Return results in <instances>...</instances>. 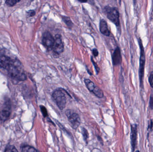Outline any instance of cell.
<instances>
[{
    "label": "cell",
    "mask_w": 153,
    "mask_h": 152,
    "mask_svg": "<svg viewBox=\"0 0 153 152\" xmlns=\"http://www.w3.org/2000/svg\"><path fill=\"white\" fill-rule=\"evenodd\" d=\"M137 137H138V125L136 124H131L130 139H131L132 151L133 152L135 151V149L137 146Z\"/></svg>",
    "instance_id": "9c48e42d"
},
{
    "label": "cell",
    "mask_w": 153,
    "mask_h": 152,
    "mask_svg": "<svg viewBox=\"0 0 153 152\" xmlns=\"http://www.w3.org/2000/svg\"><path fill=\"white\" fill-rule=\"evenodd\" d=\"M62 19L69 29H72L73 28L74 23L72 22L70 17L65 16H62Z\"/></svg>",
    "instance_id": "5bb4252c"
},
{
    "label": "cell",
    "mask_w": 153,
    "mask_h": 152,
    "mask_svg": "<svg viewBox=\"0 0 153 152\" xmlns=\"http://www.w3.org/2000/svg\"><path fill=\"white\" fill-rule=\"evenodd\" d=\"M52 96L59 108L61 110H64L66 106L67 99L62 89H57L54 91Z\"/></svg>",
    "instance_id": "3957f363"
},
{
    "label": "cell",
    "mask_w": 153,
    "mask_h": 152,
    "mask_svg": "<svg viewBox=\"0 0 153 152\" xmlns=\"http://www.w3.org/2000/svg\"><path fill=\"white\" fill-rule=\"evenodd\" d=\"M27 13L28 16L29 17H33L36 15V12L34 11L33 10H31L28 11L27 12Z\"/></svg>",
    "instance_id": "603a6c76"
},
{
    "label": "cell",
    "mask_w": 153,
    "mask_h": 152,
    "mask_svg": "<svg viewBox=\"0 0 153 152\" xmlns=\"http://www.w3.org/2000/svg\"><path fill=\"white\" fill-rule=\"evenodd\" d=\"M149 81L150 86L153 88V71L151 72L149 78Z\"/></svg>",
    "instance_id": "44dd1931"
},
{
    "label": "cell",
    "mask_w": 153,
    "mask_h": 152,
    "mask_svg": "<svg viewBox=\"0 0 153 152\" xmlns=\"http://www.w3.org/2000/svg\"><path fill=\"white\" fill-rule=\"evenodd\" d=\"M81 133L83 137V139L86 144H88V138H89V133L88 131L84 128H82L81 129Z\"/></svg>",
    "instance_id": "2e32d148"
},
{
    "label": "cell",
    "mask_w": 153,
    "mask_h": 152,
    "mask_svg": "<svg viewBox=\"0 0 153 152\" xmlns=\"http://www.w3.org/2000/svg\"><path fill=\"white\" fill-rule=\"evenodd\" d=\"M54 38V43L52 47V50L55 54L60 55L64 51V45L62 42L61 36L57 34L55 35Z\"/></svg>",
    "instance_id": "52a82bcc"
},
{
    "label": "cell",
    "mask_w": 153,
    "mask_h": 152,
    "mask_svg": "<svg viewBox=\"0 0 153 152\" xmlns=\"http://www.w3.org/2000/svg\"><path fill=\"white\" fill-rule=\"evenodd\" d=\"M92 54H93V56L95 57H96L98 56V55H99V51H98V50L96 49V48H94L92 50Z\"/></svg>",
    "instance_id": "cb8c5ba5"
},
{
    "label": "cell",
    "mask_w": 153,
    "mask_h": 152,
    "mask_svg": "<svg viewBox=\"0 0 153 152\" xmlns=\"http://www.w3.org/2000/svg\"><path fill=\"white\" fill-rule=\"evenodd\" d=\"M112 61L114 66H118L121 63V54L119 47H117L113 52L112 55Z\"/></svg>",
    "instance_id": "30bf717a"
},
{
    "label": "cell",
    "mask_w": 153,
    "mask_h": 152,
    "mask_svg": "<svg viewBox=\"0 0 153 152\" xmlns=\"http://www.w3.org/2000/svg\"><path fill=\"white\" fill-rule=\"evenodd\" d=\"M40 108L41 112L42 113L43 116H44V117H47L48 116V111H47V108L43 105H40Z\"/></svg>",
    "instance_id": "ac0fdd59"
},
{
    "label": "cell",
    "mask_w": 153,
    "mask_h": 152,
    "mask_svg": "<svg viewBox=\"0 0 153 152\" xmlns=\"http://www.w3.org/2000/svg\"><path fill=\"white\" fill-rule=\"evenodd\" d=\"M119 3H120V4H121V0H119Z\"/></svg>",
    "instance_id": "4316f807"
},
{
    "label": "cell",
    "mask_w": 153,
    "mask_h": 152,
    "mask_svg": "<svg viewBox=\"0 0 153 152\" xmlns=\"http://www.w3.org/2000/svg\"><path fill=\"white\" fill-rule=\"evenodd\" d=\"M55 38L49 32L46 31L43 35L42 42L43 45L48 49H52L54 43Z\"/></svg>",
    "instance_id": "ba28073f"
},
{
    "label": "cell",
    "mask_w": 153,
    "mask_h": 152,
    "mask_svg": "<svg viewBox=\"0 0 153 152\" xmlns=\"http://www.w3.org/2000/svg\"><path fill=\"white\" fill-rule=\"evenodd\" d=\"M104 11L107 17L110 21L113 22L117 26H120V15L119 12L116 8L106 6L104 7Z\"/></svg>",
    "instance_id": "277c9868"
},
{
    "label": "cell",
    "mask_w": 153,
    "mask_h": 152,
    "mask_svg": "<svg viewBox=\"0 0 153 152\" xmlns=\"http://www.w3.org/2000/svg\"><path fill=\"white\" fill-rule=\"evenodd\" d=\"M84 82L86 87L89 91L94 93L95 96L99 98H102L103 97L104 94L102 90L99 87L97 86L92 81L88 78H86L84 80Z\"/></svg>",
    "instance_id": "8992f818"
},
{
    "label": "cell",
    "mask_w": 153,
    "mask_h": 152,
    "mask_svg": "<svg viewBox=\"0 0 153 152\" xmlns=\"http://www.w3.org/2000/svg\"><path fill=\"white\" fill-rule=\"evenodd\" d=\"M10 108H5L0 112V120L2 121H6L7 120L11 115Z\"/></svg>",
    "instance_id": "4fadbf2b"
},
{
    "label": "cell",
    "mask_w": 153,
    "mask_h": 152,
    "mask_svg": "<svg viewBox=\"0 0 153 152\" xmlns=\"http://www.w3.org/2000/svg\"><path fill=\"white\" fill-rule=\"evenodd\" d=\"M139 45L140 49V62L139 68V77L140 81V86L141 88H143V79L144 76L145 65V57L144 49L142 43L140 38L139 39Z\"/></svg>",
    "instance_id": "7a4b0ae2"
},
{
    "label": "cell",
    "mask_w": 153,
    "mask_h": 152,
    "mask_svg": "<svg viewBox=\"0 0 153 152\" xmlns=\"http://www.w3.org/2000/svg\"><path fill=\"white\" fill-rule=\"evenodd\" d=\"M21 149L22 152H36L39 151L34 148L28 145H23L22 146Z\"/></svg>",
    "instance_id": "9a60e30c"
},
{
    "label": "cell",
    "mask_w": 153,
    "mask_h": 152,
    "mask_svg": "<svg viewBox=\"0 0 153 152\" xmlns=\"http://www.w3.org/2000/svg\"><path fill=\"white\" fill-rule=\"evenodd\" d=\"M6 70L10 77L13 80L18 81H23L27 80V76L22 69L21 63L17 59H13Z\"/></svg>",
    "instance_id": "6da1fadb"
},
{
    "label": "cell",
    "mask_w": 153,
    "mask_h": 152,
    "mask_svg": "<svg viewBox=\"0 0 153 152\" xmlns=\"http://www.w3.org/2000/svg\"><path fill=\"white\" fill-rule=\"evenodd\" d=\"M79 2H81V3H86L88 1V0H78Z\"/></svg>",
    "instance_id": "484cf974"
},
{
    "label": "cell",
    "mask_w": 153,
    "mask_h": 152,
    "mask_svg": "<svg viewBox=\"0 0 153 152\" xmlns=\"http://www.w3.org/2000/svg\"><path fill=\"white\" fill-rule=\"evenodd\" d=\"M5 152H18V151L13 145H9L6 148Z\"/></svg>",
    "instance_id": "d6986e66"
},
{
    "label": "cell",
    "mask_w": 153,
    "mask_h": 152,
    "mask_svg": "<svg viewBox=\"0 0 153 152\" xmlns=\"http://www.w3.org/2000/svg\"><path fill=\"white\" fill-rule=\"evenodd\" d=\"M91 61L92 62V63H93V65H94V67H95V70L96 72L97 75H98L99 74V72H100V69L99 68V66L97 64V63L94 61L93 60V57H91Z\"/></svg>",
    "instance_id": "ffe728a7"
},
{
    "label": "cell",
    "mask_w": 153,
    "mask_h": 152,
    "mask_svg": "<svg viewBox=\"0 0 153 152\" xmlns=\"http://www.w3.org/2000/svg\"><path fill=\"white\" fill-rule=\"evenodd\" d=\"M149 107L151 109H153V94H151L149 98Z\"/></svg>",
    "instance_id": "7402d4cb"
},
{
    "label": "cell",
    "mask_w": 153,
    "mask_h": 152,
    "mask_svg": "<svg viewBox=\"0 0 153 152\" xmlns=\"http://www.w3.org/2000/svg\"><path fill=\"white\" fill-rule=\"evenodd\" d=\"M153 121H152V120H151V121H150V124H149V129H150V130H151V129H152V128H153Z\"/></svg>",
    "instance_id": "d4e9b609"
},
{
    "label": "cell",
    "mask_w": 153,
    "mask_h": 152,
    "mask_svg": "<svg viewBox=\"0 0 153 152\" xmlns=\"http://www.w3.org/2000/svg\"><path fill=\"white\" fill-rule=\"evenodd\" d=\"M21 0H6V4L9 6H13Z\"/></svg>",
    "instance_id": "e0dca14e"
},
{
    "label": "cell",
    "mask_w": 153,
    "mask_h": 152,
    "mask_svg": "<svg viewBox=\"0 0 153 152\" xmlns=\"http://www.w3.org/2000/svg\"><path fill=\"white\" fill-rule=\"evenodd\" d=\"M13 60V59L6 56L0 57V67L7 70L11 63Z\"/></svg>",
    "instance_id": "8fae6325"
},
{
    "label": "cell",
    "mask_w": 153,
    "mask_h": 152,
    "mask_svg": "<svg viewBox=\"0 0 153 152\" xmlns=\"http://www.w3.org/2000/svg\"><path fill=\"white\" fill-rule=\"evenodd\" d=\"M100 31L101 33L104 35L109 36L110 31L108 28L107 22L104 19H101L100 22Z\"/></svg>",
    "instance_id": "7c38bea8"
},
{
    "label": "cell",
    "mask_w": 153,
    "mask_h": 152,
    "mask_svg": "<svg viewBox=\"0 0 153 152\" xmlns=\"http://www.w3.org/2000/svg\"><path fill=\"white\" fill-rule=\"evenodd\" d=\"M65 115L67 116L72 128L74 129H77L81 124V118L79 115L70 109L66 110Z\"/></svg>",
    "instance_id": "5b68a950"
}]
</instances>
